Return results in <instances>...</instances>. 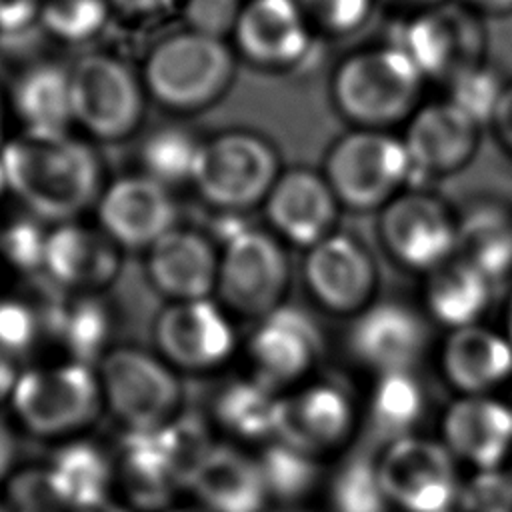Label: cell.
I'll list each match as a JSON object with an SVG mask.
<instances>
[{"instance_id": "obj_7", "label": "cell", "mask_w": 512, "mask_h": 512, "mask_svg": "<svg viewBox=\"0 0 512 512\" xmlns=\"http://www.w3.org/2000/svg\"><path fill=\"white\" fill-rule=\"evenodd\" d=\"M392 44L410 56L426 80L450 82L484 62L486 30L478 12L448 0L406 16Z\"/></svg>"}, {"instance_id": "obj_19", "label": "cell", "mask_w": 512, "mask_h": 512, "mask_svg": "<svg viewBox=\"0 0 512 512\" xmlns=\"http://www.w3.org/2000/svg\"><path fill=\"white\" fill-rule=\"evenodd\" d=\"M162 354L188 370H204L226 360L234 332L226 316L208 298L178 300L164 308L154 328Z\"/></svg>"}, {"instance_id": "obj_12", "label": "cell", "mask_w": 512, "mask_h": 512, "mask_svg": "<svg viewBox=\"0 0 512 512\" xmlns=\"http://www.w3.org/2000/svg\"><path fill=\"white\" fill-rule=\"evenodd\" d=\"M100 388L114 414L132 432L160 428L180 402L176 376L138 348H118L102 360Z\"/></svg>"}, {"instance_id": "obj_48", "label": "cell", "mask_w": 512, "mask_h": 512, "mask_svg": "<svg viewBox=\"0 0 512 512\" xmlns=\"http://www.w3.org/2000/svg\"><path fill=\"white\" fill-rule=\"evenodd\" d=\"M488 126H492L500 146L512 154V82L504 86Z\"/></svg>"}, {"instance_id": "obj_8", "label": "cell", "mask_w": 512, "mask_h": 512, "mask_svg": "<svg viewBox=\"0 0 512 512\" xmlns=\"http://www.w3.org/2000/svg\"><path fill=\"white\" fill-rule=\"evenodd\" d=\"M290 278L282 244L266 230L238 226L226 236L216 288L236 312L264 318L278 306Z\"/></svg>"}, {"instance_id": "obj_31", "label": "cell", "mask_w": 512, "mask_h": 512, "mask_svg": "<svg viewBox=\"0 0 512 512\" xmlns=\"http://www.w3.org/2000/svg\"><path fill=\"white\" fill-rule=\"evenodd\" d=\"M278 396L274 388L254 380H238L218 394L214 412L218 422L246 440H272Z\"/></svg>"}, {"instance_id": "obj_52", "label": "cell", "mask_w": 512, "mask_h": 512, "mask_svg": "<svg viewBox=\"0 0 512 512\" xmlns=\"http://www.w3.org/2000/svg\"><path fill=\"white\" fill-rule=\"evenodd\" d=\"M460 2L478 14H508V12H512V0H460Z\"/></svg>"}, {"instance_id": "obj_11", "label": "cell", "mask_w": 512, "mask_h": 512, "mask_svg": "<svg viewBox=\"0 0 512 512\" xmlns=\"http://www.w3.org/2000/svg\"><path fill=\"white\" fill-rule=\"evenodd\" d=\"M458 216L436 194L404 190L394 196L378 218L382 244L400 264L434 270L454 256Z\"/></svg>"}, {"instance_id": "obj_20", "label": "cell", "mask_w": 512, "mask_h": 512, "mask_svg": "<svg viewBox=\"0 0 512 512\" xmlns=\"http://www.w3.org/2000/svg\"><path fill=\"white\" fill-rule=\"evenodd\" d=\"M322 352L318 324L302 308L282 304L260 320L250 338V356L262 382L276 388L298 380Z\"/></svg>"}, {"instance_id": "obj_2", "label": "cell", "mask_w": 512, "mask_h": 512, "mask_svg": "<svg viewBox=\"0 0 512 512\" xmlns=\"http://www.w3.org/2000/svg\"><path fill=\"white\" fill-rule=\"evenodd\" d=\"M424 82L410 56L386 44L346 56L332 74L330 94L340 116L354 128L388 130L416 112Z\"/></svg>"}, {"instance_id": "obj_43", "label": "cell", "mask_w": 512, "mask_h": 512, "mask_svg": "<svg viewBox=\"0 0 512 512\" xmlns=\"http://www.w3.org/2000/svg\"><path fill=\"white\" fill-rule=\"evenodd\" d=\"M246 0H180L184 28L212 38L232 36Z\"/></svg>"}, {"instance_id": "obj_14", "label": "cell", "mask_w": 512, "mask_h": 512, "mask_svg": "<svg viewBox=\"0 0 512 512\" xmlns=\"http://www.w3.org/2000/svg\"><path fill=\"white\" fill-rule=\"evenodd\" d=\"M480 130L482 124L448 98L418 106L402 134L414 178H444L468 166Z\"/></svg>"}, {"instance_id": "obj_39", "label": "cell", "mask_w": 512, "mask_h": 512, "mask_svg": "<svg viewBox=\"0 0 512 512\" xmlns=\"http://www.w3.org/2000/svg\"><path fill=\"white\" fill-rule=\"evenodd\" d=\"M54 322L62 340L82 360L100 352L112 324L106 306L94 300L66 304V310L58 308Z\"/></svg>"}, {"instance_id": "obj_4", "label": "cell", "mask_w": 512, "mask_h": 512, "mask_svg": "<svg viewBox=\"0 0 512 512\" xmlns=\"http://www.w3.org/2000/svg\"><path fill=\"white\" fill-rule=\"evenodd\" d=\"M276 146L252 130H226L200 142L192 186L222 212H244L262 204L280 176Z\"/></svg>"}, {"instance_id": "obj_23", "label": "cell", "mask_w": 512, "mask_h": 512, "mask_svg": "<svg viewBox=\"0 0 512 512\" xmlns=\"http://www.w3.org/2000/svg\"><path fill=\"white\" fill-rule=\"evenodd\" d=\"M218 260L204 234L174 226L148 248L146 272L160 294L198 300L216 286Z\"/></svg>"}, {"instance_id": "obj_33", "label": "cell", "mask_w": 512, "mask_h": 512, "mask_svg": "<svg viewBox=\"0 0 512 512\" xmlns=\"http://www.w3.org/2000/svg\"><path fill=\"white\" fill-rule=\"evenodd\" d=\"M48 472L68 508L106 498L112 476L104 454L86 442H76L58 450Z\"/></svg>"}, {"instance_id": "obj_54", "label": "cell", "mask_w": 512, "mask_h": 512, "mask_svg": "<svg viewBox=\"0 0 512 512\" xmlns=\"http://www.w3.org/2000/svg\"><path fill=\"white\" fill-rule=\"evenodd\" d=\"M70 512H128V510L116 502H110L108 498H102V500H94V502L70 508Z\"/></svg>"}, {"instance_id": "obj_9", "label": "cell", "mask_w": 512, "mask_h": 512, "mask_svg": "<svg viewBox=\"0 0 512 512\" xmlns=\"http://www.w3.org/2000/svg\"><path fill=\"white\" fill-rule=\"evenodd\" d=\"M454 454L422 436L396 440L378 454V476L392 508L400 512H452L460 498Z\"/></svg>"}, {"instance_id": "obj_57", "label": "cell", "mask_w": 512, "mask_h": 512, "mask_svg": "<svg viewBox=\"0 0 512 512\" xmlns=\"http://www.w3.org/2000/svg\"><path fill=\"white\" fill-rule=\"evenodd\" d=\"M170 512H206L204 508H200V510H194V508H182V510H170Z\"/></svg>"}, {"instance_id": "obj_17", "label": "cell", "mask_w": 512, "mask_h": 512, "mask_svg": "<svg viewBox=\"0 0 512 512\" xmlns=\"http://www.w3.org/2000/svg\"><path fill=\"white\" fill-rule=\"evenodd\" d=\"M304 280L322 308L336 314L362 312L376 286V266L362 242L332 232L308 248Z\"/></svg>"}, {"instance_id": "obj_3", "label": "cell", "mask_w": 512, "mask_h": 512, "mask_svg": "<svg viewBox=\"0 0 512 512\" xmlns=\"http://www.w3.org/2000/svg\"><path fill=\"white\" fill-rule=\"evenodd\" d=\"M236 52L220 38L182 28L160 38L146 54V94L174 112H196L214 104L232 84Z\"/></svg>"}, {"instance_id": "obj_56", "label": "cell", "mask_w": 512, "mask_h": 512, "mask_svg": "<svg viewBox=\"0 0 512 512\" xmlns=\"http://www.w3.org/2000/svg\"><path fill=\"white\" fill-rule=\"evenodd\" d=\"M506 324H508V342L512 346V300H510V306H508V320H506Z\"/></svg>"}, {"instance_id": "obj_42", "label": "cell", "mask_w": 512, "mask_h": 512, "mask_svg": "<svg viewBox=\"0 0 512 512\" xmlns=\"http://www.w3.org/2000/svg\"><path fill=\"white\" fill-rule=\"evenodd\" d=\"M8 500V512H66L68 508L48 470L20 472L10 482Z\"/></svg>"}, {"instance_id": "obj_1", "label": "cell", "mask_w": 512, "mask_h": 512, "mask_svg": "<svg viewBox=\"0 0 512 512\" xmlns=\"http://www.w3.org/2000/svg\"><path fill=\"white\" fill-rule=\"evenodd\" d=\"M0 156L8 192L40 220L70 222L102 192L98 154L70 132L20 130Z\"/></svg>"}, {"instance_id": "obj_26", "label": "cell", "mask_w": 512, "mask_h": 512, "mask_svg": "<svg viewBox=\"0 0 512 512\" xmlns=\"http://www.w3.org/2000/svg\"><path fill=\"white\" fill-rule=\"evenodd\" d=\"M442 364L450 384L478 396L512 374V346L488 328L464 326L448 336Z\"/></svg>"}, {"instance_id": "obj_47", "label": "cell", "mask_w": 512, "mask_h": 512, "mask_svg": "<svg viewBox=\"0 0 512 512\" xmlns=\"http://www.w3.org/2000/svg\"><path fill=\"white\" fill-rule=\"evenodd\" d=\"M40 0H0V32L20 34L38 24Z\"/></svg>"}, {"instance_id": "obj_13", "label": "cell", "mask_w": 512, "mask_h": 512, "mask_svg": "<svg viewBox=\"0 0 512 512\" xmlns=\"http://www.w3.org/2000/svg\"><path fill=\"white\" fill-rule=\"evenodd\" d=\"M314 36L294 0H246L230 38L248 64L284 72L308 60Z\"/></svg>"}, {"instance_id": "obj_5", "label": "cell", "mask_w": 512, "mask_h": 512, "mask_svg": "<svg viewBox=\"0 0 512 512\" xmlns=\"http://www.w3.org/2000/svg\"><path fill=\"white\" fill-rule=\"evenodd\" d=\"M324 178L340 206L356 212L382 210L414 178L402 136L354 128L326 152Z\"/></svg>"}, {"instance_id": "obj_34", "label": "cell", "mask_w": 512, "mask_h": 512, "mask_svg": "<svg viewBox=\"0 0 512 512\" xmlns=\"http://www.w3.org/2000/svg\"><path fill=\"white\" fill-rule=\"evenodd\" d=\"M332 512H390L378 476V456L362 446L348 454L330 480Z\"/></svg>"}, {"instance_id": "obj_53", "label": "cell", "mask_w": 512, "mask_h": 512, "mask_svg": "<svg viewBox=\"0 0 512 512\" xmlns=\"http://www.w3.org/2000/svg\"><path fill=\"white\" fill-rule=\"evenodd\" d=\"M16 380H18V376L14 374V368H12L10 360H8V356L0 352V400L4 396L12 394Z\"/></svg>"}, {"instance_id": "obj_37", "label": "cell", "mask_w": 512, "mask_h": 512, "mask_svg": "<svg viewBox=\"0 0 512 512\" xmlns=\"http://www.w3.org/2000/svg\"><path fill=\"white\" fill-rule=\"evenodd\" d=\"M258 464L268 488V496L280 502H298L314 490L320 480L316 456L280 440H270Z\"/></svg>"}, {"instance_id": "obj_16", "label": "cell", "mask_w": 512, "mask_h": 512, "mask_svg": "<svg viewBox=\"0 0 512 512\" xmlns=\"http://www.w3.org/2000/svg\"><path fill=\"white\" fill-rule=\"evenodd\" d=\"M98 220L116 246L150 248L176 224L170 188L146 174L122 176L102 188L96 200Z\"/></svg>"}, {"instance_id": "obj_6", "label": "cell", "mask_w": 512, "mask_h": 512, "mask_svg": "<svg viewBox=\"0 0 512 512\" xmlns=\"http://www.w3.org/2000/svg\"><path fill=\"white\" fill-rule=\"evenodd\" d=\"M70 94L74 124L96 140H124L142 124L146 88L116 56H80L70 66Z\"/></svg>"}, {"instance_id": "obj_29", "label": "cell", "mask_w": 512, "mask_h": 512, "mask_svg": "<svg viewBox=\"0 0 512 512\" xmlns=\"http://www.w3.org/2000/svg\"><path fill=\"white\" fill-rule=\"evenodd\" d=\"M494 284L476 266L460 256L448 258L430 270L426 302L430 314L454 330L472 326L486 312Z\"/></svg>"}, {"instance_id": "obj_24", "label": "cell", "mask_w": 512, "mask_h": 512, "mask_svg": "<svg viewBox=\"0 0 512 512\" xmlns=\"http://www.w3.org/2000/svg\"><path fill=\"white\" fill-rule=\"evenodd\" d=\"M114 240L102 232L74 222H62L48 232L44 268L66 288H100L120 272Z\"/></svg>"}, {"instance_id": "obj_30", "label": "cell", "mask_w": 512, "mask_h": 512, "mask_svg": "<svg viewBox=\"0 0 512 512\" xmlns=\"http://www.w3.org/2000/svg\"><path fill=\"white\" fill-rule=\"evenodd\" d=\"M426 410V396L414 372H392L378 376L366 414V444L388 446L414 434Z\"/></svg>"}, {"instance_id": "obj_49", "label": "cell", "mask_w": 512, "mask_h": 512, "mask_svg": "<svg viewBox=\"0 0 512 512\" xmlns=\"http://www.w3.org/2000/svg\"><path fill=\"white\" fill-rule=\"evenodd\" d=\"M180 0H110L112 8L128 16H152L168 10Z\"/></svg>"}, {"instance_id": "obj_22", "label": "cell", "mask_w": 512, "mask_h": 512, "mask_svg": "<svg viewBox=\"0 0 512 512\" xmlns=\"http://www.w3.org/2000/svg\"><path fill=\"white\" fill-rule=\"evenodd\" d=\"M446 448L482 472L498 470L512 450V408L488 396L454 402L442 422Z\"/></svg>"}, {"instance_id": "obj_46", "label": "cell", "mask_w": 512, "mask_h": 512, "mask_svg": "<svg viewBox=\"0 0 512 512\" xmlns=\"http://www.w3.org/2000/svg\"><path fill=\"white\" fill-rule=\"evenodd\" d=\"M470 504L476 512H512V480L496 470L482 472L470 488Z\"/></svg>"}, {"instance_id": "obj_51", "label": "cell", "mask_w": 512, "mask_h": 512, "mask_svg": "<svg viewBox=\"0 0 512 512\" xmlns=\"http://www.w3.org/2000/svg\"><path fill=\"white\" fill-rule=\"evenodd\" d=\"M378 4H384L392 10H398V12H404L406 16L410 14H416V12H422V10H428V8H434L438 4H444L448 0H376Z\"/></svg>"}, {"instance_id": "obj_25", "label": "cell", "mask_w": 512, "mask_h": 512, "mask_svg": "<svg viewBox=\"0 0 512 512\" xmlns=\"http://www.w3.org/2000/svg\"><path fill=\"white\" fill-rule=\"evenodd\" d=\"M206 512H262L270 500L258 458L214 444L192 484Z\"/></svg>"}, {"instance_id": "obj_50", "label": "cell", "mask_w": 512, "mask_h": 512, "mask_svg": "<svg viewBox=\"0 0 512 512\" xmlns=\"http://www.w3.org/2000/svg\"><path fill=\"white\" fill-rule=\"evenodd\" d=\"M16 454V442L10 428L0 420V478L8 472V468L14 462Z\"/></svg>"}, {"instance_id": "obj_44", "label": "cell", "mask_w": 512, "mask_h": 512, "mask_svg": "<svg viewBox=\"0 0 512 512\" xmlns=\"http://www.w3.org/2000/svg\"><path fill=\"white\" fill-rule=\"evenodd\" d=\"M48 232L50 230L38 226L36 220L16 218L2 230L0 246L12 264L24 270H34L44 266Z\"/></svg>"}, {"instance_id": "obj_21", "label": "cell", "mask_w": 512, "mask_h": 512, "mask_svg": "<svg viewBox=\"0 0 512 512\" xmlns=\"http://www.w3.org/2000/svg\"><path fill=\"white\" fill-rule=\"evenodd\" d=\"M346 392L332 384H314L296 394L278 396L274 438L310 454L338 446L352 428Z\"/></svg>"}, {"instance_id": "obj_60", "label": "cell", "mask_w": 512, "mask_h": 512, "mask_svg": "<svg viewBox=\"0 0 512 512\" xmlns=\"http://www.w3.org/2000/svg\"><path fill=\"white\" fill-rule=\"evenodd\" d=\"M282 512H300V510H282Z\"/></svg>"}, {"instance_id": "obj_40", "label": "cell", "mask_w": 512, "mask_h": 512, "mask_svg": "<svg viewBox=\"0 0 512 512\" xmlns=\"http://www.w3.org/2000/svg\"><path fill=\"white\" fill-rule=\"evenodd\" d=\"M314 34L342 38L372 18L376 0H294Z\"/></svg>"}, {"instance_id": "obj_59", "label": "cell", "mask_w": 512, "mask_h": 512, "mask_svg": "<svg viewBox=\"0 0 512 512\" xmlns=\"http://www.w3.org/2000/svg\"><path fill=\"white\" fill-rule=\"evenodd\" d=\"M0 512H8V510H6V508L0 504Z\"/></svg>"}, {"instance_id": "obj_10", "label": "cell", "mask_w": 512, "mask_h": 512, "mask_svg": "<svg viewBox=\"0 0 512 512\" xmlns=\"http://www.w3.org/2000/svg\"><path fill=\"white\" fill-rule=\"evenodd\" d=\"M100 390L92 370L74 362L22 374L10 396L26 428L52 436L90 422L100 408Z\"/></svg>"}, {"instance_id": "obj_45", "label": "cell", "mask_w": 512, "mask_h": 512, "mask_svg": "<svg viewBox=\"0 0 512 512\" xmlns=\"http://www.w3.org/2000/svg\"><path fill=\"white\" fill-rule=\"evenodd\" d=\"M38 316L36 312L14 300L0 302V352L20 354L26 352L38 338Z\"/></svg>"}, {"instance_id": "obj_18", "label": "cell", "mask_w": 512, "mask_h": 512, "mask_svg": "<svg viewBox=\"0 0 512 512\" xmlns=\"http://www.w3.org/2000/svg\"><path fill=\"white\" fill-rule=\"evenodd\" d=\"M262 204L272 230L304 248L332 234L340 208L324 174L308 168L282 170Z\"/></svg>"}, {"instance_id": "obj_41", "label": "cell", "mask_w": 512, "mask_h": 512, "mask_svg": "<svg viewBox=\"0 0 512 512\" xmlns=\"http://www.w3.org/2000/svg\"><path fill=\"white\" fill-rule=\"evenodd\" d=\"M446 86L448 100H452L480 124H490V118L506 84L486 62H482L464 70L462 74L446 82Z\"/></svg>"}, {"instance_id": "obj_58", "label": "cell", "mask_w": 512, "mask_h": 512, "mask_svg": "<svg viewBox=\"0 0 512 512\" xmlns=\"http://www.w3.org/2000/svg\"><path fill=\"white\" fill-rule=\"evenodd\" d=\"M2 116H4V114H2V98H0V146H2V142H4V140H2Z\"/></svg>"}, {"instance_id": "obj_28", "label": "cell", "mask_w": 512, "mask_h": 512, "mask_svg": "<svg viewBox=\"0 0 512 512\" xmlns=\"http://www.w3.org/2000/svg\"><path fill=\"white\" fill-rule=\"evenodd\" d=\"M454 256L464 258L496 286L512 272V210L496 200L472 202L456 228Z\"/></svg>"}, {"instance_id": "obj_27", "label": "cell", "mask_w": 512, "mask_h": 512, "mask_svg": "<svg viewBox=\"0 0 512 512\" xmlns=\"http://www.w3.org/2000/svg\"><path fill=\"white\" fill-rule=\"evenodd\" d=\"M10 106L22 130L68 132L74 124L70 66L40 60L26 66L10 88Z\"/></svg>"}, {"instance_id": "obj_32", "label": "cell", "mask_w": 512, "mask_h": 512, "mask_svg": "<svg viewBox=\"0 0 512 512\" xmlns=\"http://www.w3.org/2000/svg\"><path fill=\"white\" fill-rule=\"evenodd\" d=\"M120 456V478L130 500L146 510L164 506L178 488L154 444L152 432H130Z\"/></svg>"}, {"instance_id": "obj_36", "label": "cell", "mask_w": 512, "mask_h": 512, "mask_svg": "<svg viewBox=\"0 0 512 512\" xmlns=\"http://www.w3.org/2000/svg\"><path fill=\"white\" fill-rule=\"evenodd\" d=\"M200 142L202 140L182 126L154 128L140 146V162L144 168L142 174L168 188L192 182Z\"/></svg>"}, {"instance_id": "obj_35", "label": "cell", "mask_w": 512, "mask_h": 512, "mask_svg": "<svg viewBox=\"0 0 512 512\" xmlns=\"http://www.w3.org/2000/svg\"><path fill=\"white\" fill-rule=\"evenodd\" d=\"M154 444L174 480V484H192L198 468L214 448L206 424L198 416H180L152 430Z\"/></svg>"}, {"instance_id": "obj_38", "label": "cell", "mask_w": 512, "mask_h": 512, "mask_svg": "<svg viewBox=\"0 0 512 512\" xmlns=\"http://www.w3.org/2000/svg\"><path fill=\"white\" fill-rule=\"evenodd\" d=\"M112 10L110 0H40L38 24L60 42L82 44L104 30Z\"/></svg>"}, {"instance_id": "obj_55", "label": "cell", "mask_w": 512, "mask_h": 512, "mask_svg": "<svg viewBox=\"0 0 512 512\" xmlns=\"http://www.w3.org/2000/svg\"><path fill=\"white\" fill-rule=\"evenodd\" d=\"M8 192V182H6V172H4V164H2V156H0V196Z\"/></svg>"}, {"instance_id": "obj_15", "label": "cell", "mask_w": 512, "mask_h": 512, "mask_svg": "<svg viewBox=\"0 0 512 512\" xmlns=\"http://www.w3.org/2000/svg\"><path fill=\"white\" fill-rule=\"evenodd\" d=\"M430 334L424 318L402 302H376L364 308L348 332L352 356L376 372H414Z\"/></svg>"}]
</instances>
